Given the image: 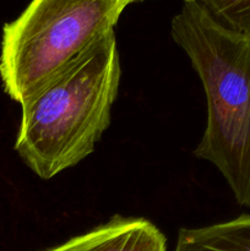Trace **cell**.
<instances>
[{
  "mask_svg": "<svg viewBox=\"0 0 250 251\" xmlns=\"http://www.w3.org/2000/svg\"><path fill=\"white\" fill-rule=\"evenodd\" d=\"M120 75L113 31L22 103L15 150L36 176L48 180L95 151L110 124Z\"/></svg>",
  "mask_w": 250,
  "mask_h": 251,
  "instance_id": "1",
  "label": "cell"
},
{
  "mask_svg": "<svg viewBox=\"0 0 250 251\" xmlns=\"http://www.w3.org/2000/svg\"><path fill=\"white\" fill-rule=\"evenodd\" d=\"M171 32L207 100L206 129L194 156L212 163L235 201L250 207V37L221 26L191 1H184Z\"/></svg>",
  "mask_w": 250,
  "mask_h": 251,
  "instance_id": "2",
  "label": "cell"
},
{
  "mask_svg": "<svg viewBox=\"0 0 250 251\" xmlns=\"http://www.w3.org/2000/svg\"><path fill=\"white\" fill-rule=\"evenodd\" d=\"M127 0H32L2 28L0 77L22 103L114 27Z\"/></svg>",
  "mask_w": 250,
  "mask_h": 251,
  "instance_id": "3",
  "label": "cell"
},
{
  "mask_svg": "<svg viewBox=\"0 0 250 251\" xmlns=\"http://www.w3.org/2000/svg\"><path fill=\"white\" fill-rule=\"evenodd\" d=\"M47 251H167V239L151 221L117 215Z\"/></svg>",
  "mask_w": 250,
  "mask_h": 251,
  "instance_id": "4",
  "label": "cell"
},
{
  "mask_svg": "<svg viewBox=\"0 0 250 251\" xmlns=\"http://www.w3.org/2000/svg\"><path fill=\"white\" fill-rule=\"evenodd\" d=\"M174 251H250V215L200 228H181Z\"/></svg>",
  "mask_w": 250,
  "mask_h": 251,
  "instance_id": "5",
  "label": "cell"
},
{
  "mask_svg": "<svg viewBox=\"0 0 250 251\" xmlns=\"http://www.w3.org/2000/svg\"><path fill=\"white\" fill-rule=\"evenodd\" d=\"M196 2L217 24L250 37V0H184Z\"/></svg>",
  "mask_w": 250,
  "mask_h": 251,
  "instance_id": "6",
  "label": "cell"
},
{
  "mask_svg": "<svg viewBox=\"0 0 250 251\" xmlns=\"http://www.w3.org/2000/svg\"><path fill=\"white\" fill-rule=\"evenodd\" d=\"M129 1V4H131V2H137V1H144V0H127Z\"/></svg>",
  "mask_w": 250,
  "mask_h": 251,
  "instance_id": "7",
  "label": "cell"
}]
</instances>
